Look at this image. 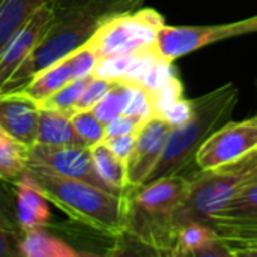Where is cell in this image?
Wrapping results in <instances>:
<instances>
[{
	"label": "cell",
	"instance_id": "19",
	"mask_svg": "<svg viewBox=\"0 0 257 257\" xmlns=\"http://www.w3.org/2000/svg\"><path fill=\"white\" fill-rule=\"evenodd\" d=\"M95 170L99 178L116 193L126 194V166L117 158L105 142H99L90 146Z\"/></svg>",
	"mask_w": 257,
	"mask_h": 257
},
{
	"label": "cell",
	"instance_id": "13",
	"mask_svg": "<svg viewBox=\"0 0 257 257\" xmlns=\"http://www.w3.org/2000/svg\"><path fill=\"white\" fill-rule=\"evenodd\" d=\"M39 105L23 92H0V128L26 146L36 143Z\"/></svg>",
	"mask_w": 257,
	"mask_h": 257
},
{
	"label": "cell",
	"instance_id": "20",
	"mask_svg": "<svg viewBox=\"0 0 257 257\" xmlns=\"http://www.w3.org/2000/svg\"><path fill=\"white\" fill-rule=\"evenodd\" d=\"M29 146L0 128V179L17 182L27 169Z\"/></svg>",
	"mask_w": 257,
	"mask_h": 257
},
{
	"label": "cell",
	"instance_id": "22",
	"mask_svg": "<svg viewBox=\"0 0 257 257\" xmlns=\"http://www.w3.org/2000/svg\"><path fill=\"white\" fill-rule=\"evenodd\" d=\"M92 77L93 75H86V77L69 81L68 84H65L63 87H60L59 90H56L54 93L47 96L44 101L38 102L39 108L41 110H54V111H60V113H66V114L72 116L75 113V105Z\"/></svg>",
	"mask_w": 257,
	"mask_h": 257
},
{
	"label": "cell",
	"instance_id": "25",
	"mask_svg": "<svg viewBox=\"0 0 257 257\" xmlns=\"http://www.w3.org/2000/svg\"><path fill=\"white\" fill-rule=\"evenodd\" d=\"M0 226L23 232L17 221L15 184L0 179Z\"/></svg>",
	"mask_w": 257,
	"mask_h": 257
},
{
	"label": "cell",
	"instance_id": "28",
	"mask_svg": "<svg viewBox=\"0 0 257 257\" xmlns=\"http://www.w3.org/2000/svg\"><path fill=\"white\" fill-rule=\"evenodd\" d=\"M146 119H142L139 116H133V114H120L117 117H114L113 120H110L108 123H105V139L107 137H113V136H120V134H133L137 133V130L140 128V125L145 122Z\"/></svg>",
	"mask_w": 257,
	"mask_h": 257
},
{
	"label": "cell",
	"instance_id": "18",
	"mask_svg": "<svg viewBox=\"0 0 257 257\" xmlns=\"http://www.w3.org/2000/svg\"><path fill=\"white\" fill-rule=\"evenodd\" d=\"M21 257H80L81 253L66 241L53 236L44 229L23 232L20 242Z\"/></svg>",
	"mask_w": 257,
	"mask_h": 257
},
{
	"label": "cell",
	"instance_id": "10",
	"mask_svg": "<svg viewBox=\"0 0 257 257\" xmlns=\"http://www.w3.org/2000/svg\"><path fill=\"white\" fill-rule=\"evenodd\" d=\"M98 60L96 53L86 44L38 72L18 90L33 101L41 102L69 81L92 75Z\"/></svg>",
	"mask_w": 257,
	"mask_h": 257
},
{
	"label": "cell",
	"instance_id": "31",
	"mask_svg": "<svg viewBox=\"0 0 257 257\" xmlns=\"http://www.w3.org/2000/svg\"><path fill=\"white\" fill-rule=\"evenodd\" d=\"M230 256H247L257 257V241L256 242H244V244H224Z\"/></svg>",
	"mask_w": 257,
	"mask_h": 257
},
{
	"label": "cell",
	"instance_id": "23",
	"mask_svg": "<svg viewBox=\"0 0 257 257\" xmlns=\"http://www.w3.org/2000/svg\"><path fill=\"white\" fill-rule=\"evenodd\" d=\"M131 92V83L126 81H114L110 90L104 95V98L92 108L96 117L102 123H108L114 117L123 114L128 98Z\"/></svg>",
	"mask_w": 257,
	"mask_h": 257
},
{
	"label": "cell",
	"instance_id": "8",
	"mask_svg": "<svg viewBox=\"0 0 257 257\" xmlns=\"http://www.w3.org/2000/svg\"><path fill=\"white\" fill-rule=\"evenodd\" d=\"M27 167L45 170L63 178L89 182L108 193L123 196L110 188L96 173L89 146H51L35 143L29 148Z\"/></svg>",
	"mask_w": 257,
	"mask_h": 257
},
{
	"label": "cell",
	"instance_id": "15",
	"mask_svg": "<svg viewBox=\"0 0 257 257\" xmlns=\"http://www.w3.org/2000/svg\"><path fill=\"white\" fill-rule=\"evenodd\" d=\"M176 257L230 256L215 229L205 223H187L178 229L176 244L172 251Z\"/></svg>",
	"mask_w": 257,
	"mask_h": 257
},
{
	"label": "cell",
	"instance_id": "7",
	"mask_svg": "<svg viewBox=\"0 0 257 257\" xmlns=\"http://www.w3.org/2000/svg\"><path fill=\"white\" fill-rule=\"evenodd\" d=\"M251 17L236 23L212 26H163L157 35L154 53L158 59L175 62L199 48L229 38L253 33Z\"/></svg>",
	"mask_w": 257,
	"mask_h": 257
},
{
	"label": "cell",
	"instance_id": "33",
	"mask_svg": "<svg viewBox=\"0 0 257 257\" xmlns=\"http://www.w3.org/2000/svg\"><path fill=\"white\" fill-rule=\"evenodd\" d=\"M256 87H257V81H256Z\"/></svg>",
	"mask_w": 257,
	"mask_h": 257
},
{
	"label": "cell",
	"instance_id": "14",
	"mask_svg": "<svg viewBox=\"0 0 257 257\" xmlns=\"http://www.w3.org/2000/svg\"><path fill=\"white\" fill-rule=\"evenodd\" d=\"M15 184L17 221L23 232L45 229L51 224L48 200L42 191L23 173Z\"/></svg>",
	"mask_w": 257,
	"mask_h": 257
},
{
	"label": "cell",
	"instance_id": "9",
	"mask_svg": "<svg viewBox=\"0 0 257 257\" xmlns=\"http://www.w3.org/2000/svg\"><path fill=\"white\" fill-rule=\"evenodd\" d=\"M257 151V114L247 120L224 123L215 130L199 148L196 164L209 170L236 161Z\"/></svg>",
	"mask_w": 257,
	"mask_h": 257
},
{
	"label": "cell",
	"instance_id": "6",
	"mask_svg": "<svg viewBox=\"0 0 257 257\" xmlns=\"http://www.w3.org/2000/svg\"><path fill=\"white\" fill-rule=\"evenodd\" d=\"M163 26L164 17L158 11L136 9L110 18L96 30L87 45L99 59L151 51Z\"/></svg>",
	"mask_w": 257,
	"mask_h": 257
},
{
	"label": "cell",
	"instance_id": "30",
	"mask_svg": "<svg viewBox=\"0 0 257 257\" xmlns=\"http://www.w3.org/2000/svg\"><path fill=\"white\" fill-rule=\"evenodd\" d=\"M104 142L117 158H120L123 163H126V160L130 158V155L133 152L134 143H136V133L107 137V139H104Z\"/></svg>",
	"mask_w": 257,
	"mask_h": 257
},
{
	"label": "cell",
	"instance_id": "29",
	"mask_svg": "<svg viewBox=\"0 0 257 257\" xmlns=\"http://www.w3.org/2000/svg\"><path fill=\"white\" fill-rule=\"evenodd\" d=\"M23 232L0 226V257H21L20 242Z\"/></svg>",
	"mask_w": 257,
	"mask_h": 257
},
{
	"label": "cell",
	"instance_id": "32",
	"mask_svg": "<svg viewBox=\"0 0 257 257\" xmlns=\"http://www.w3.org/2000/svg\"><path fill=\"white\" fill-rule=\"evenodd\" d=\"M251 20H253V24H254V32H257V15L251 17Z\"/></svg>",
	"mask_w": 257,
	"mask_h": 257
},
{
	"label": "cell",
	"instance_id": "16",
	"mask_svg": "<svg viewBox=\"0 0 257 257\" xmlns=\"http://www.w3.org/2000/svg\"><path fill=\"white\" fill-rule=\"evenodd\" d=\"M208 224H241L257 227V173L221 211L211 217Z\"/></svg>",
	"mask_w": 257,
	"mask_h": 257
},
{
	"label": "cell",
	"instance_id": "11",
	"mask_svg": "<svg viewBox=\"0 0 257 257\" xmlns=\"http://www.w3.org/2000/svg\"><path fill=\"white\" fill-rule=\"evenodd\" d=\"M172 125L158 116L146 119L136 133V143L126 160V191L134 190L148 181L166 148Z\"/></svg>",
	"mask_w": 257,
	"mask_h": 257
},
{
	"label": "cell",
	"instance_id": "21",
	"mask_svg": "<svg viewBox=\"0 0 257 257\" xmlns=\"http://www.w3.org/2000/svg\"><path fill=\"white\" fill-rule=\"evenodd\" d=\"M51 0H0V51L42 5Z\"/></svg>",
	"mask_w": 257,
	"mask_h": 257
},
{
	"label": "cell",
	"instance_id": "17",
	"mask_svg": "<svg viewBox=\"0 0 257 257\" xmlns=\"http://www.w3.org/2000/svg\"><path fill=\"white\" fill-rule=\"evenodd\" d=\"M36 143L51 146H87L77 134L71 116L54 110H41Z\"/></svg>",
	"mask_w": 257,
	"mask_h": 257
},
{
	"label": "cell",
	"instance_id": "26",
	"mask_svg": "<svg viewBox=\"0 0 257 257\" xmlns=\"http://www.w3.org/2000/svg\"><path fill=\"white\" fill-rule=\"evenodd\" d=\"M113 83L114 81L92 77L90 81L87 83V86L84 87L77 105H75V113L77 111H84V110H92L104 98V95L110 90Z\"/></svg>",
	"mask_w": 257,
	"mask_h": 257
},
{
	"label": "cell",
	"instance_id": "4",
	"mask_svg": "<svg viewBox=\"0 0 257 257\" xmlns=\"http://www.w3.org/2000/svg\"><path fill=\"white\" fill-rule=\"evenodd\" d=\"M238 98L239 89L233 83H227L193 99L191 117L185 123L172 128L161 158L146 182L169 175H178L191 163H196L199 148L215 130L230 119Z\"/></svg>",
	"mask_w": 257,
	"mask_h": 257
},
{
	"label": "cell",
	"instance_id": "1",
	"mask_svg": "<svg viewBox=\"0 0 257 257\" xmlns=\"http://www.w3.org/2000/svg\"><path fill=\"white\" fill-rule=\"evenodd\" d=\"M145 0H53L54 15L32 54L2 86L0 92L21 89L38 72L86 45L110 18L139 9Z\"/></svg>",
	"mask_w": 257,
	"mask_h": 257
},
{
	"label": "cell",
	"instance_id": "2",
	"mask_svg": "<svg viewBox=\"0 0 257 257\" xmlns=\"http://www.w3.org/2000/svg\"><path fill=\"white\" fill-rule=\"evenodd\" d=\"M24 175L71 220L110 238L126 233V194H113L89 182L39 169L27 167Z\"/></svg>",
	"mask_w": 257,
	"mask_h": 257
},
{
	"label": "cell",
	"instance_id": "27",
	"mask_svg": "<svg viewBox=\"0 0 257 257\" xmlns=\"http://www.w3.org/2000/svg\"><path fill=\"white\" fill-rule=\"evenodd\" d=\"M193 114V99H185L184 96L173 101L172 104L166 105L163 110L158 111V117L167 120L172 126H179L185 123Z\"/></svg>",
	"mask_w": 257,
	"mask_h": 257
},
{
	"label": "cell",
	"instance_id": "3",
	"mask_svg": "<svg viewBox=\"0 0 257 257\" xmlns=\"http://www.w3.org/2000/svg\"><path fill=\"white\" fill-rule=\"evenodd\" d=\"M193 179L169 175L126 191V233L158 254H169L176 244L175 214L185 202Z\"/></svg>",
	"mask_w": 257,
	"mask_h": 257
},
{
	"label": "cell",
	"instance_id": "24",
	"mask_svg": "<svg viewBox=\"0 0 257 257\" xmlns=\"http://www.w3.org/2000/svg\"><path fill=\"white\" fill-rule=\"evenodd\" d=\"M71 120L77 134L89 148L105 139V123H102L92 110L77 111L71 116Z\"/></svg>",
	"mask_w": 257,
	"mask_h": 257
},
{
	"label": "cell",
	"instance_id": "12",
	"mask_svg": "<svg viewBox=\"0 0 257 257\" xmlns=\"http://www.w3.org/2000/svg\"><path fill=\"white\" fill-rule=\"evenodd\" d=\"M54 15L53 0L38 8L0 51V89L32 54Z\"/></svg>",
	"mask_w": 257,
	"mask_h": 257
},
{
	"label": "cell",
	"instance_id": "5",
	"mask_svg": "<svg viewBox=\"0 0 257 257\" xmlns=\"http://www.w3.org/2000/svg\"><path fill=\"white\" fill-rule=\"evenodd\" d=\"M257 173V151L215 169L200 170L193 179L191 190L175 214V224L179 229L187 223L208 224L211 217Z\"/></svg>",
	"mask_w": 257,
	"mask_h": 257
}]
</instances>
